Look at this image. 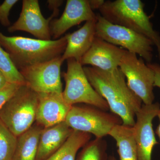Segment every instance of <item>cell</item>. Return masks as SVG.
Wrapping results in <instances>:
<instances>
[{
    "instance_id": "1",
    "label": "cell",
    "mask_w": 160,
    "mask_h": 160,
    "mask_svg": "<svg viewBox=\"0 0 160 160\" xmlns=\"http://www.w3.org/2000/svg\"><path fill=\"white\" fill-rule=\"evenodd\" d=\"M89 82L107 102L111 112L118 116L125 126L133 127L136 114L142 102L127 86L126 78L119 68L104 71L92 66H83Z\"/></svg>"
},
{
    "instance_id": "2",
    "label": "cell",
    "mask_w": 160,
    "mask_h": 160,
    "mask_svg": "<svg viewBox=\"0 0 160 160\" xmlns=\"http://www.w3.org/2000/svg\"><path fill=\"white\" fill-rule=\"evenodd\" d=\"M66 44V35L58 39L45 41L22 36H7L0 31V46L8 53L19 71L62 56Z\"/></svg>"
},
{
    "instance_id": "3",
    "label": "cell",
    "mask_w": 160,
    "mask_h": 160,
    "mask_svg": "<svg viewBox=\"0 0 160 160\" xmlns=\"http://www.w3.org/2000/svg\"><path fill=\"white\" fill-rule=\"evenodd\" d=\"M99 10L100 14L110 22L136 32L151 40L156 47L160 61V35L153 29L142 1H105Z\"/></svg>"
},
{
    "instance_id": "4",
    "label": "cell",
    "mask_w": 160,
    "mask_h": 160,
    "mask_svg": "<svg viewBox=\"0 0 160 160\" xmlns=\"http://www.w3.org/2000/svg\"><path fill=\"white\" fill-rule=\"evenodd\" d=\"M38 102V94L22 85L0 110V119L18 137L34 124Z\"/></svg>"
},
{
    "instance_id": "5",
    "label": "cell",
    "mask_w": 160,
    "mask_h": 160,
    "mask_svg": "<svg viewBox=\"0 0 160 160\" xmlns=\"http://www.w3.org/2000/svg\"><path fill=\"white\" fill-rule=\"evenodd\" d=\"M96 36L126 51L139 55L146 63L153 58L152 42L139 33L123 26L112 24L97 14Z\"/></svg>"
},
{
    "instance_id": "6",
    "label": "cell",
    "mask_w": 160,
    "mask_h": 160,
    "mask_svg": "<svg viewBox=\"0 0 160 160\" xmlns=\"http://www.w3.org/2000/svg\"><path fill=\"white\" fill-rule=\"evenodd\" d=\"M67 61V70L63 75L66 86L62 92L66 102L71 106L84 103L105 111L109 110L107 102L91 86L81 63L74 59Z\"/></svg>"
},
{
    "instance_id": "7",
    "label": "cell",
    "mask_w": 160,
    "mask_h": 160,
    "mask_svg": "<svg viewBox=\"0 0 160 160\" xmlns=\"http://www.w3.org/2000/svg\"><path fill=\"white\" fill-rule=\"evenodd\" d=\"M66 124L73 130L103 138L117 125L122 124L118 116L90 106H72L66 117Z\"/></svg>"
},
{
    "instance_id": "8",
    "label": "cell",
    "mask_w": 160,
    "mask_h": 160,
    "mask_svg": "<svg viewBox=\"0 0 160 160\" xmlns=\"http://www.w3.org/2000/svg\"><path fill=\"white\" fill-rule=\"evenodd\" d=\"M119 68L126 78L129 89L143 104L154 103V73L143 59L126 50Z\"/></svg>"
},
{
    "instance_id": "9",
    "label": "cell",
    "mask_w": 160,
    "mask_h": 160,
    "mask_svg": "<svg viewBox=\"0 0 160 160\" xmlns=\"http://www.w3.org/2000/svg\"><path fill=\"white\" fill-rule=\"evenodd\" d=\"M62 56L21 69L26 85L38 94L62 93Z\"/></svg>"
},
{
    "instance_id": "10",
    "label": "cell",
    "mask_w": 160,
    "mask_h": 160,
    "mask_svg": "<svg viewBox=\"0 0 160 160\" xmlns=\"http://www.w3.org/2000/svg\"><path fill=\"white\" fill-rule=\"evenodd\" d=\"M59 9L53 11L52 14L46 19L42 14L38 0H23L19 17L8 28L9 32L24 31L33 35L38 39L51 40L50 23L58 15Z\"/></svg>"
},
{
    "instance_id": "11",
    "label": "cell",
    "mask_w": 160,
    "mask_h": 160,
    "mask_svg": "<svg viewBox=\"0 0 160 160\" xmlns=\"http://www.w3.org/2000/svg\"><path fill=\"white\" fill-rule=\"evenodd\" d=\"M160 109L158 102L143 104L136 114L133 129L138 160H152L153 148L158 144L152 128V121Z\"/></svg>"
},
{
    "instance_id": "12",
    "label": "cell",
    "mask_w": 160,
    "mask_h": 160,
    "mask_svg": "<svg viewBox=\"0 0 160 160\" xmlns=\"http://www.w3.org/2000/svg\"><path fill=\"white\" fill-rule=\"evenodd\" d=\"M96 19L97 14L91 9L88 0H68L60 18L52 19L50 23L51 37L58 39L73 26Z\"/></svg>"
},
{
    "instance_id": "13",
    "label": "cell",
    "mask_w": 160,
    "mask_h": 160,
    "mask_svg": "<svg viewBox=\"0 0 160 160\" xmlns=\"http://www.w3.org/2000/svg\"><path fill=\"white\" fill-rule=\"evenodd\" d=\"M125 49L96 37L89 50L82 58V66H89L106 71L119 68Z\"/></svg>"
},
{
    "instance_id": "14",
    "label": "cell",
    "mask_w": 160,
    "mask_h": 160,
    "mask_svg": "<svg viewBox=\"0 0 160 160\" xmlns=\"http://www.w3.org/2000/svg\"><path fill=\"white\" fill-rule=\"evenodd\" d=\"M36 122L43 128L65 122L72 106L64 99L62 93L38 94Z\"/></svg>"
},
{
    "instance_id": "15",
    "label": "cell",
    "mask_w": 160,
    "mask_h": 160,
    "mask_svg": "<svg viewBox=\"0 0 160 160\" xmlns=\"http://www.w3.org/2000/svg\"><path fill=\"white\" fill-rule=\"evenodd\" d=\"M96 22L97 19L86 22L79 29L66 35L67 44L62 56L63 62L74 59L80 62L96 37Z\"/></svg>"
},
{
    "instance_id": "16",
    "label": "cell",
    "mask_w": 160,
    "mask_h": 160,
    "mask_svg": "<svg viewBox=\"0 0 160 160\" xmlns=\"http://www.w3.org/2000/svg\"><path fill=\"white\" fill-rule=\"evenodd\" d=\"M73 131L66 122L43 128L39 141L36 160H46L51 156L62 146Z\"/></svg>"
},
{
    "instance_id": "17",
    "label": "cell",
    "mask_w": 160,
    "mask_h": 160,
    "mask_svg": "<svg viewBox=\"0 0 160 160\" xmlns=\"http://www.w3.org/2000/svg\"><path fill=\"white\" fill-rule=\"evenodd\" d=\"M43 127L34 123L30 129L18 137L12 160H36L39 141Z\"/></svg>"
},
{
    "instance_id": "18",
    "label": "cell",
    "mask_w": 160,
    "mask_h": 160,
    "mask_svg": "<svg viewBox=\"0 0 160 160\" xmlns=\"http://www.w3.org/2000/svg\"><path fill=\"white\" fill-rule=\"evenodd\" d=\"M116 142L120 160H138L133 127L120 124L109 133Z\"/></svg>"
},
{
    "instance_id": "19",
    "label": "cell",
    "mask_w": 160,
    "mask_h": 160,
    "mask_svg": "<svg viewBox=\"0 0 160 160\" xmlns=\"http://www.w3.org/2000/svg\"><path fill=\"white\" fill-rule=\"evenodd\" d=\"M91 138L89 133L73 130L62 146L46 160H75L78 152Z\"/></svg>"
},
{
    "instance_id": "20",
    "label": "cell",
    "mask_w": 160,
    "mask_h": 160,
    "mask_svg": "<svg viewBox=\"0 0 160 160\" xmlns=\"http://www.w3.org/2000/svg\"><path fill=\"white\" fill-rule=\"evenodd\" d=\"M18 137L0 119V160H12L15 151Z\"/></svg>"
},
{
    "instance_id": "21",
    "label": "cell",
    "mask_w": 160,
    "mask_h": 160,
    "mask_svg": "<svg viewBox=\"0 0 160 160\" xmlns=\"http://www.w3.org/2000/svg\"><path fill=\"white\" fill-rule=\"evenodd\" d=\"M0 70L5 75L8 83L18 85H26V82L22 76L15 66L8 53L1 46Z\"/></svg>"
},
{
    "instance_id": "22",
    "label": "cell",
    "mask_w": 160,
    "mask_h": 160,
    "mask_svg": "<svg viewBox=\"0 0 160 160\" xmlns=\"http://www.w3.org/2000/svg\"><path fill=\"white\" fill-rule=\"evenodd\" d=\"M107 148L105 140L96 138L84 146L78 160H107Z\"/></svg>"
},
{
    "instance_id": "23",
    "label": "cell",
    "mask_w": 160,
    "mask_h": 160,
    "mask_svg": "<svg viewBox=\"0 0 160 160\" xmlns=\"http://www.w3.org/2000/svg\"><path fill=\"white\" fill-rule=\"evenodd\" d=\"M18 2V0H5L0 5V23L2 26L8 28L11 26L9 19V13L12 7Z\"/></svg>"
},
{
    "instance_id": "24",
    "label": "cell",
    "mask_w": 160,
    "mask_h": 160,
    "mask_svg": "<svg viewBox=\"0 0 160 160\" xmlns=\"http://www.w3.org/2000/svg\"><path fill=\"white\" fill-rule=\"evenodd\" d=\"M22 85L8 83L0 89V110Z\"/></svg>"
},
{
    "instance_id": "25",
    "label": "cell",
    "mask_w": 160,
    "mask_h": 160,
    "mask_svg": "<svg viewBox=\"0 0 160 160\" xmlns=\"http://www.w3.org/2000/svg\"><path fill=\"white\" fill-rule=\"evenodd\" d=\"M154 73V87L160 89V65L158 63H147Z\"/></svg>"
},
{
    "instance_id": "26",
    "label": "cell",
    "mask_w": 160,
    "mask_h": 160,
    "mask_svg": "<svg viewBox=\"0 0 160 160\" xmlns=\"http://www.w3.org/2000/svg\"><path fill=\"white\" fill-rule=\"evenodd\" d=\"M48 7L51 10H58L59 7L62 6L63 1L62 0H49L47 1Z\"/></svg>"
},
{
    "instance_id": "27",
    "label": "cell",
    "mask_w": 160,
    "mask_h": 160,
    "mask_svg": "<svg viewBox=\"0 0 160 160\" xmlns=\"http://www.w3.org/2000/svg\"><path fill=\"white\" fill-rule=\"evenodd\" d=\"M90 7L92 10L99 9L105 1L104 0H88Z\"/></svg>"
},
{
    "instance_id": "28",
    "label": "cell",
    "mask_w": 160,
    "mask_h": 160,
    "mask_svg": "<svg viewBox=\"0 0 160 160\" xmlns=\"http://www.w3.org/2000/svg\"><path fill=\"white\" fill-rule=\"evenodd\" d=\"M8 83L5 75L0 70V89L4 88Z\"/></svg>"
},
{
    "instance_id": "29",
    "label": "cell",
    "mask_w": 160,
    "mask_h": 160,
    "mask_svg": "<svg viewBox=\"0 0 160 160\" xmlns=\"http://www.w3.org/2000/svg\"><path fill=\"white\" fill-rule=\"evenodd\" d=\"M157 117L158 118L159 121V124L156 130V133L158 137L160 142V109L159 110L158 112Z\"/></svg>"
},
{
    "instance_id": "30",
    "label": "cell",
    "mask_w": 160,
    "mask_h": 160,
    "mask_svg": "<svg viewBox=\"0 0 160 160\" xmlns=\"http://www.w3.org/2000/svg\"><path fill=\"white\" fill-rule=\"evenodd\" d=\"M108 160H117L116 158L114 157V156H111L109 157V159H108Z\"/></svg>"
}]
</instances>
